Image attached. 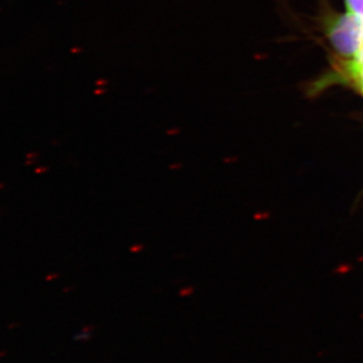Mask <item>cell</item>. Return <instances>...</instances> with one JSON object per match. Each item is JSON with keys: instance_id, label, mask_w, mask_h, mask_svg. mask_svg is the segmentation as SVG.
Here are the masks:
<instances>
[{"instance_id": "9", "label": "cell", "mask_w": 363, "mask_h": 363, "mask_svg": "<svg viewBox=\"0 0 363 363\" xmlns=\"http://www.w3.org/2000/svg\"><path fill=\"white\" fill-rule=\"evenodd\" d=\"M54 278H58V274H55V276H48L47 278H45V279H47V281H52V279Z\"/></svg>"}, {"instance_id": "4", "label": "cell", "mask_w": 363, "mask_h": 363, "mask_svg": "<svg viewBox=\"0 0 363 363\" xmlns=\"http://www.w3.org/2000/svg\"><path fill=\"white\" fill-rule=\"evenodd\" d=\"M193 293V288H185L182 289L180 291L181 297H186V296L190 295V294Z\"/></svg>"}, {"instance_id": "7", "label": "cell", "mask_w": 363, "mask_h": 363, "mask_svg": "<svg viewBox=\"0 0 363 363\" xmlns=\"http://www.w3.org/2000/svg\"><path fill=\"white\" fill-rule=\"evenodd\" d=\"M49 168H47V167H43V168H38L35 169V174H42L45 173V172H47Z\"/></svg>"}, {"instance_id": "5", "label": "cell", "mask_w": 363, "mask_h": 363, "mask_svg": "<svg viewBox=\"0 0 363 363\" xmlns=\"http://www.w3.org/2000/svg\"><path fill=\"white\" fill-rule=\"evenodd\" d=\"M353 61L357 62V63H363V45Z\"/></svg>"}, {"instance_id": "2", "label": "cell", "mask_w": 363, "mask_h": 363, "mask_svg": "<svg viewBox=\"0 0 363 363\" xmlns=\"http://www.w3.org/2000/svg\"><path fill=\"white\" fill-rule=\"evenodd\" d=\"M345 72L363 95V63L352 61L346 64Z\"/></svg>"}, {"instance_id": "6", "label": "cell", "mask_w": 363, "mask_h": 363, "mask_svg": "<svg viewBox=\"0 0 363 363\" xmlns=\"http://www.w3.org/2000/svg\"><path fill=\"white\" fill-rule=\"evenodd\" d=\"M143 247H145L143 245H135L130 248V252L133 253L140 252H142Z\"/></svg>"}, {"instance_id": "8", "label": "cell", "mask_w": 363, "mask_h": 363, "mask_svg": "<svg viewBox=\"0 0 363 363\" xmlns=\"http://www.w3.org/2000/svg\"><path fill=\"white\" fill-rule=\"evenodd\" d=\"M180 168H181L180 164H171V166H169V169H180Z\"/></svg>"}, {"instance_id": "1", "label": "cell", "mask_w": 363, "mask_h": 363, "mask_svg": "<svg viewBox=\"0 0 363 363\" xmlns=\"http://www.w3.org/2000/svg\"><path fill=\"white\" fill-rule=\"evenodd\" d=\"M328 35L339 54L357 56L363 45V16L352 13L339 16L329 23Z\"/></svg>"}, {"instance_id": "3", "label": "cell", "mask_w": 363, "mask_h": 363, "mask_svg": "<svg viewBox=\"0 0 363 363\" xmlns=\"http://www.w3.org/2000/svg\"><path fill=\"white\" fill-rule=\"evenodd\" d=\"M350 13L363 16V0H345Z\"/></svg>"}]
</instances>
